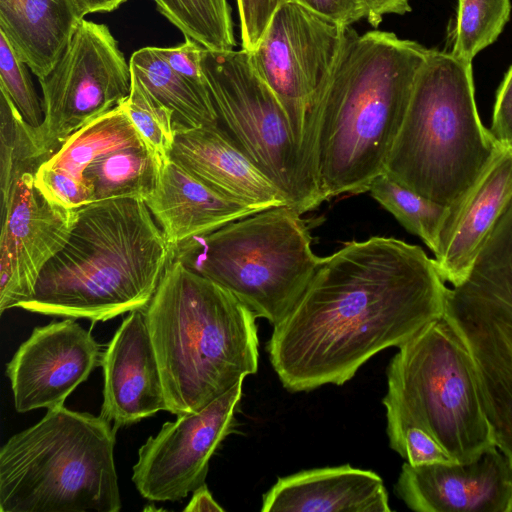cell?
<instances>
[{
    "label": "cell",
    "instance_id": "39",
    "mask_svg": "<svg viewBox=\"0 0 512 512\" xmlns=\"http://www.w3.org/2000/svg\"><path fill=\"white\" fill-rule=\"evenodd\" d=\"M126 1L127 0H75L83 17L90 13L113 11Z\"/></svg>",
    "mask_w": 512,
    "mask_h": 512
},
{
    "label": "cell",
    "instance_id": "36",
    "mask_svg": "<svg viewBox=\"0 0 512 512\" xmlns=\"http://www.w3.org/2000/svg\"><path fill=\"white\" fill-rule=\"evenodd\" d=\"M489 130L500 145L512 147V66L497 91Z\"/></svg>",
    "mask_w": 512,
    "mask_h": 512
},
{
    "label": "cell",
    "instance_id": "32",
    "mask_svg": "<svg viewBox=\"0 0 512 512\" xmlns=\"http://www.w3.org/2000/svg\"><path fill=\"white\" fill-rule=\"evenodd\" d=\"M36 184L48 198L66 208L78 209L94 202L92 186L84 177L49 167L44 162L36 172Z\"/></svg>",
    "mask_w": 512,
    "mask_h": 512
},
{
    "label": "cell",
    "instance_id": "40",
    "mask_svg": "<svg viewBox=\"0 0 512 512\" xmlns=\"http://www.w3.org/2000/svg\"><path fill=\"white\" fill-rule=\"evenodd\" d=\"M508 512H512V501H511V504H510V507H509V511Z\"/></svg>",
    "mask_w": 512,
    "mask_h": 512
},
{
    "label": "cell",
    "instance_id": "22",
    "mask_svg": "<svg viewBox=\"0 0 512 512\" xmlns=\"http://www.w3.org/2000/svg\"><path fill=\"white\" fill-rule=\"evenodd\" d=\"M83 18L75 0H0V32L38 79L56 64Z\"/></svg>",
    "mask_w": 512,
    "mask_h": 512
},
{
    "label": "cell",
    "instance_id": "37",
    "mask_svg": "<svg viewBox=\"0 0 512 512\" xmlns=\"http://www.w3.org/2000/svg\"><path fill=\"white\" fill-rule=\"evenodd\" d=\"M366 11V19L377 27L388 14L403 15L411 11L410 0H361Z\"/></svg>",
    "mask_w": 512,
    "mask_h": 512
},
{
    "label": "cell",
    "instance_id": "15",
    "mask_svg": "<svg viewBox=\"0 0 512 512\" xmlns=\"http://www.w3.org/2000/svg\"><path fill=\"white\" fill-rule=\"evenodd\" d=\"M101 347L72 318L34 328L6 365L19 413L64 405L100 365Z\"/></svg>",
    "mask_w": 512,
    "mask_h": 512
},
{
    "label": "cell",
    "instance_id": "18",
    "mask_svg": "<svg viewBox=\"0 0 512 512\" xmlns=\"http://www.w3.org/2000/svg\"><path fill=\"white\" fill-rule=\"evenodd\" d=\"M512 200V147L500 150L473 186L447 213L434 260L451 286L466 277L477 254Z\"/></svg>",
    "mask_w": 512,
    "mask_h": 512
},
{
    "label": "cell",
    "instance_id": "12",
    "mask_svg": "<svg viewBox=\"0 0 512 512\" xmlns=\"http://www.w3.org/2000/svg\"><path fill=\"white\" fill-rule=\"evenodd\" d=\"M38 80L44 117L34 134L41 151L52 155L76 131L123 104L132 75L109 28L83 18L56 64Z\"/></svg>",
    "mask_w": 512,
    "mask_h": 512
},
{
    "label": "cell",
    "instance_id": "10",
    "mask_svg": "<svg viewBox=\"0 0 512 512\" xmlns=\"http://www.w3.org/2000/svg\"><path fill=\"white\" fill-rule=\"evenodd\" d=\"M444 317L471 354L495 444L512 461V208L447 288Z\"/></svg>",
    "mask_w": 512,
    "mask_h": 512
},
{
    "label": "cell",
    "instance_id": "34",
    "mask_svg": "<svg viewBox=\"0 0 512 512\" xmlns=\"http://www.w3.org/2000/svg\"><path fill=\"white\" fill-rule=\"evenodd\" d=\"M159 54L177 73L186 77L197 85L208 87L202 68L203 47L185 37V41L173 47H156Z\"/></svg>",
    "mask_w": 512,
    "mask_h": 512
},
{
    "label": "cell",
    "instance_id": "30",
    "mask_svg": "<svg viewBox=\"0 0 512 512\" xmlns=\"http://www.w3.org/2000/svg\"><path fill=\"white\" fill-rule=\"evenodd\" d=\"M387 435L390 447L407 463L418 466L455 463L443 448L394 402L385 395Z\"/></svg>",
    "mask_w": 512,
    "mask_h": 512
},
{
    "label": "cell",
    "instance_id": "8",
    "mask_svg": "<svg viewBox=\"0 0 512 512\" xmlns=\"http://www.w3.org/2000/svg\"><path fill=\"white\" fill-rule=\"evenodd\" d=\"M455 463L496 446L471 354L444 315L398 348L387 392Z\"/></svg>",
    "mask_w": 512,
    "mask_h": 512
},
{
    "label": "cell",
    "instance_id": "11",
    "mask_svg": "<svg viewBox=\"0 0 512 512\" xmlns=\"http://www.w3.org/2000/svg\"><path fill=\"white\" fill-rule=\"evenodd\" d=\"M202 68L218 124L302 214L323 201L282 104L247 51L203 49Z\"/></svg>",
    "mask_w": 512,
    "mask_h": 512
},
{
    "label": "cell",
    "instance_id": "5",
    "mask_svg": "<svg viewBox=\"0 0 512 512\" xmlns=\"http://www.w3.org/2000/svg\"><path fill=\"white\" fill-rule=\"evenodd\" d=\"M501 146L480 120L472 62L431 49L383 173L450 206L479 179Z\"/></svg>",
    "mask_w": 512,
    "mask_h": 512
},
{
    "label": "cell",
    "instance_id": "4",
    "mask_svg": "<svg viewBox=\"0 0 512 512\" xmlns=\"http://www.w3.org/2000/svg\"><path fill=\"white\" fill-rule=\"evenodd\" d=\"M144 309L172 414L198 412L257 372L255 315L180 260L170 257Z\"/></svg>",
    "mask_w": 512,
    "mask_h": 512
},
{
    "label": "cell",
    "instance_id": "7",
    "mask_svg": "<svg viewBox=\"0 0 512 512\" xmlns=\"http://www.w3.org/2000/svg\"><path fill=\"white\" fill-rule=\"evenodd\" d=\"M301 215L289 205L265 209L176 246L170 257L274 326L299 300L322 258L312 250Z\"/></svg>",
    "mask_w": 512,
    "mask_h": 512
},
{
    "label": "cell",
    "instance_id": "6",
    "mask_svg": "<svg viewBox=\"0 0 512 512\" xmlns=\"http://www.w3.org/2000/svg\"><path fill=\"white\" fill-rule=\"evenodd\" d=\"M116 431L101 415L49 409L0 449V511H120Z\"/></svg>",
    "mask_w": 512,
    "mask_h": 512
},
{
    "label": "cell",
    "instance_id": "13",
    "mask_svg": "<svg viewBox=\"0 0 512 512\" xmlns=\"http://www.w3.org/2000/svg\"><path fill=\"white\" fill-rule=\"evenodd\" d=\"M349 27L286 1L274 13L258 45L247 51L255 71L285 109L308 166L309 113L336 64Z\"/></svg>",
    "mask_w": 512,
    "mask_h": 512
},
{
    "label": "cell",
    "instance_id": "28",
    "mask_svg": "<svg viewBox=\"0 0 512 512\" xmlns=\"http://www.w3.org/2000/svg\"><path fill=\"white\" fill-rule=\"evenodd\" d=\"M510 13V0H458L450 52L472 62L480 51L497 40Z\"/></svg>",
    "mask_w": 512,
    "mask_h": 512
},
{
    "label": "cell",
    "instance_id": "3",
    "mask_svg": "<svg viewBox=\"0 0 512 512\" xmlns=\"http://www.w3.org/2000/svg\"><path fill=\"white\" fill-rule=\"evenodd\" d=\"M170 252L145 201L92 202L78 208L68 241L42 268L19 308L92 323L144 309Z\"/></svg>",
    "mask_w": 512,
    "mask_h": 512
},
{
    "label": "cell",
    "instance_id": "1",
    "mask_svg": "<svg viewBox=\"0 0 512 512\" xmlns=\"http://www.w3.org/2000/svg\"><path fill=\"white\" fill-rule=\"evenodd\" d=\"M446 292L421 247L382 236L346 242L321 258L299 300L273 326L271 365L291 392L343 385L374 355L441 318Z\"/></svg>",
    "mask_w": 512,
    "mask_h": 512
},
{
    "label": "cell",
    "instance_id": "20",
    "mask_svg": "<svg viewBox=\"0 0 512 512\" xmlns=\"http://www.w3.org/2000/svg\"><path fill=\"white\" fill-rule=\"evenodd\" d=\"M262 512H390L382 478L349 464L278 478L263 495Z\"/></svg>",
    "mask_w": 512,
    "mask_h": 512
},
{
    "label": "cell",
    "instance_id": "17",
    "mask_svg": "<svg viewBox=\"0 0 512 512\" xmlns=\"http://www.w3.org/2000/svg\"><path fill=\"white\" fill-rule=\"evenodd\" d=\"M100 415L117 429L166 410L162 376L143 309L129 312L102 353Z\"/></svg>",
    "mask_w": 512,
    "mask_h": 512
},
{
    "label": "cell",
    "instance_id": "29",
    "mask_svg": "<svg viewBox=\"0 0 512 512\" xmlns=\"http://www.w3.org/2000/svg\"><path fill=\"white\" fill-rule=\"evenodd\" d=\"M122 105L145 142L164 162L170 160L176 135L173 112L133 76L130 95Z\"/></svg>",
    "mask_w": 512,
    "mask_h": 512
},
{
    "label": "cell",
    "instance_id": "25",
    "mask_svg": "<svg viewBox=\"0 0 512 512\" xmlns=\"http://www.w3.org/2000/svg\"><path fill=\"white\" fill-rule=\"evenodd\" d=\"M143 143L145 140L121 104L72 134L44 163L83 178L84 170L95 160Z\"/></svg>",
    "mask_w": 512,
    "mask_h": 512
},
{
    "label": "cell",
    "instance_id": "23",
    "mask_svg": "<svg viewBox=\"0 0 512 512\" xmlns=\"http://www.w3.org/2000/svg\"><path fill=\"white\" fill-rule=\"evenodd\" d=\"M129 64L131 75L173 112L175 129L218 123L209 88L197 85L173 70L156 47L135 51Z\"/></svg>",
    "mask_w": 512,
    "mask_h": 512
},
{
    "label": "cell",
    "instance_id": "24",
    "mask_svg": "<svg viewBox=\"0 0 512 512\" xmlns=\"http://www.w3.org/2000/svg\"><path fill=\"white\" fill-rule=\"evenodd\" d=\"M163 164L160 155L143 143L95 160L86 167L83 177L92 186L94 202L118 198L145 201L157 186Z\"/></svg>",
    "mask_w": 512,
    "mask_h": 512
},
{
    "label": "cell",
    "instance_id": "35",
    "mask_svg": "<svg viewBox=\"0 0 512 512\" xmlns=\"http://www.w3.org/2000/svg\"><path fill=\"white\" fill-rule=\"evenodd\" d=\"M297 3L311 12L342 26H351L366 18L361 0H284Z\"/></svg>",
    "mask_w": 512,
    "mask_h": 512
},
{
    "label": "cell",
    "instance_id": "27",
    "mask_svg": "<svg viewBox=\"0 0 512 512\" xmlns=\"http://www.w3.org/2000/svg\"><path fill=\"white\" fill-rule=\"evenodd\" d=\"M368 192L435 253L448 206L421 196L385 173L372 181Z\"/></svg>",
    "mask_w": 512,
    "mask_h": 512
},
{
    "label": "cell",
    "instance_id": "26",
    "mask_svg": "<svg viewBox=\"0 0 512 512\" xmlns=\"http://www.w3.org/2000/svg\"><path fill=\"white\" fill-rule=\"evenodd\" d=\"M157 10L185 37L209 50L236 45L228 0H154Z\"/></svg>",
    "mask_w": 512,
    "mask_h": 512
},
{
    "label": "cell",
    "instance_id": "21",
    "mask_svg": "<svg viewBox=\"0 0 512 512\" xmlns=\"http://www.w3.org/2000/svg\"><path fill=\"white\" fill-rule=\"evenodd\" d=\"M145 203L171 249L257 213L219 194L171 159L164 162Z\"/></svg>",
    "mask_w": 512,
    "mask_h": 512
},
{
    "label": "cell",
    "instance_id": "38",
    "mask_svg": "<svg viewBox=\"0 0 512 512\" xmlns=\"http://www.w3.org/2000/svg\"><path fill=\"white\" fill-rule=\"evenodd\" d=\"M192 498L184 511H224V509L214 500L212 494L208 490L206 484H203L192 492Z\"/></svg>",
    "mask_w": 512,
    "mask_h": 512
},
{
    "label": "cell",
    "instance_id": "33",
    "mask_svg": "<svg viewBox=\"0 0 512 512\" xmlns=\"http://www.w3.org/2000/svg\"><path fill=\"white\" fill-rule=\"evenodd\" d=\"M242 48L252 51L262 39L274 13L284 0H236Z\"/></svg>",
    "mask_w": 512,
    "mask_h": 512
},
{
    "label": "cell",
    "instance_id": "9",
    "mask_svg": "<svg viewBox=\"0 0 512 512\" xmlns=\"http://www.w3.org/2000/svg\"><path fill=\"white\" fill-rule=\"evenodd\" d=\"M41 151L27 124L0 88V312L33 293L45 264L68 241L78 209L48 198L36 184Z\"/></svg>",
    "mask_w": 512,
    "mask_h": 512
},
{
    "label": "cell",
    "instance_id": "16",
    "mask_svg": "<svg viewBox=\"0 0 512 512\" xmlns=\"http://www.w3.org/2000/svg\"><path fill=\"white\" fill-rule=\"evenodd\" d=\"M394 492L417 512H508L512 461L494 446L468 463L405 462Z\"/></svg>",
    "mask_w": 512,
    "mask_h": 512
},
{
    "label": "cell",
    "instance_id": "14",
    "mask_svg": "<svg viewBox=\"0 0 512 512\" xmlns=\"http://www.w3.org/2000/svg\"><path fill=\"white\" fill-rule=\"evenodd\" d=\"M244 379L198 412L165 422L138 450L132 481L151 501H178L205 484L209 461L234 426Z\"/></svg>",
    "mask_w": 512,
    "mask_h": 512
},
{
    "label": "cell",
    "instance_id": "19",
    "mask_svg": "<svg viewBox=\"0 0 512 512\" xmlns=\"http://www.w3.org/2000/svg\"><path fill=\"white\" fill-rule=\"evenodd\" d=\"M175 130L170 159L219 194L257 212L288 205L283 193L218 123Z\"/></svg>",
    "mask_w": 512,
    "mask_h": 512
},
{
    "label": "cell",
    "instance_id": "31",
    "mask_svg": "<svg viewBox=\"0 0 512 512\" xmlns=\"http://www.w3.org/2000/svg\"><path fill=\"white\" fill-rule=\"evenodd\" d=\"M27 68L6 36L0 32V88L7 93L24 121L38 127L44 117L42 101Z\"/></svg>",
    "mask_w": 512,
    "mask_h": 512
},
{
    "label": "cell",
    "instance_id": "2",
    "mask_svg": "<svg viewBox=\"0 0 512 512\" xmlns=\"http://www.w3.org/2000/svg\"><path fill=\"white\" fill-rule=\"evenodd\" d=\"M430 51L391 32L348 28L308 117L306 155L323 201L368 192L384 172Z\"/></svg>",
    "mask_w": 512,
    "mask_h": 512
}]
</instances>
